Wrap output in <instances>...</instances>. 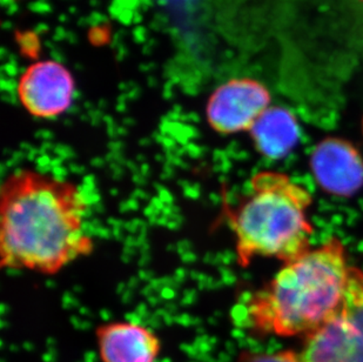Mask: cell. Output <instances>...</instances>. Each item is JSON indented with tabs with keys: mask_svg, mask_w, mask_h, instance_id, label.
I'll list each match as a JSON object with an SVG mask.
<instances>
[{
	"mask_svg": "<svg viewBox=\"0 0 363 362\" xmlns=\"http://www.w3.org/2000/svg\"><path fill=\"white\" fill-rule=\"evenodd\" d=\"M89 206L82 188L33 168L7 175L0 188V265L55 275L91 256Z\"/></svg>",
	"mask_w": 363,
	"mask_h": 362,
	"instance_id": "obj_1",
	"label": "cell"
},
{
	"mask_svg": "<svg viewBox=\"0 0 363 362\" xmlns=\"http://www.w3.org/2000/svg\"><path fill=\"white\" fill-rule=\"evenodd\" d=\"M352 266L346 247L333 236L284 263L243 305L246 326L261 335L308 336L342 306Z\"/></svg>",
	"mask_w": 363,
	"mask_h": 362,
	"instance_id": "obj_2",
	"label": "cell"
},
{
	"mask_svg": "<svg viewBox=\"0 0 363 362\" xmlns=\"http://www.w3.org/2000/svg\"><path fill=\"white\" fill-rule=\"evenodd\" d=\"M312 205L308 190L284 172L255 173L246 194L227 207L238 263L245 268L257 258L286 263L312 250Z\"/></svg>",
	"mask_w": 363,
	"mask_h": 362,
	"instance_id": "obj_3",
	"label": "cell"
},
{
	"mask_svg": "<svg viewBox=\"0 0 363 362\" xmlns=\"http://www.w3.org/2000/svg\"><path fill=\"white\" fill-rule=\"evenodd\" d=\"M301 362H363V270L352 266L339 312L306 336Z\"/></svg>",
	"mask_w": 363,
	"mask_h": 362,
	"instance_id": "obj_4",
	"label": "cell"
},
{
	"mask_svg": "<svg viewBox=\"0 0 363 362\" xmlns=\"http://www.w3.org/2000/svg\"><path fill=\"white\" fill-rule=\"evenodd\" d=\"M272 96L257 79L232 78L218 86L206 104V121L220 136L250 132L272 106Z\"/></svg>",
	"mask_w": 363,
	"mask_h": 362,
	"instance_id": "obj_5",
	"label": "cell"
},
{
	"mask_svg": "<svg viewBox=\"0 0 363 362\" xmlns=\"http://www.w3.org/2000/svg\"><path fill=\"white\" fill-rule=\"evenodd\" d=\"M18 100L35 119H57L72 107L76 79L67 66L53 59L33 62L19 75Z\"/></svg>",
	"mask_w": 363,
	"mask_h": 362,
	"instance_id": "obj_6",
	"label": "cell"
},
{
	"mask_svg": "<svg viewBox=\"0 0 363 362\" xmlns=\"http://www.w3.org/2000/svg\"><path fill=\"white\" fill-rule=\"evenodd\" d=\"M309 168L316 185L327 194L350 198L362 190V154L343 138L320 141L313 150Z\"/></svg>",
	"mask_w": 363,
	"mask_h": 362,
	"instance_id": "obj_7",
	"label": "cell"
},
{
	"mask_svg": "<svg viewBox=\"0 0 363 362\" xmlns=\"http://www.w3.org/2000/svg\"><path fill=\"white\" fill-rule=\"evenodd\" d=\"M100 362H157L162 342L147 326L135 322H110L96 328Z\"/></svg>",
	"mask_w": 363,
	"mask_h": 362,
	"instance_id": "obj_8",
	"label": "cell"
},
{
	"mask_svg": "<svg viewBox=\"0 0 363 362\" xmlns=\"http://www.w3.org/2000/svg\"><path fill=\"white\" fill-rule=\"evenodd\" d=\"M257 153L272 160L284 159L298 146L301 131L291 109L271 106L248 132Z\"/></svg>",
	"mask_w": 363,
	"mask_h": 362,
	"instance_id": "obj_9",
	"label": "cell"
},
{
	"mask_svg": "<svg viewBox=\"0 0 363 362\" xmlns=\"http://www.w3.org/2000/svg\"><path fill=\"white\" fill-rule=\"evenodd\" d=\"M238 362H301L300 354L294 351L275 353L242 352Z\"/></svg>",
	"mask_w": 363,
	"mask_h": 362,
	"instance_id": "obj_10",
	"label": "cell"
},
{
	"mask_svg": "<svg viewBox=\"0 0 363 362\" xmlns=\"http://www.w3.org/2000/svg\"><path fill=\"white\" fill-rule=\"evenodd\" d=\"M9 1H12V3H16V1H23V0H9Z\"/></svg>",
	"mask_w": 363,
	"mask_h": 362,
	"instance_id": "obj_11",
	"label": "cell"
},
{
	"mask_svg": "<svg viewBox=\"0 0 363 362\" xmlns=\"http://www.w3.org/2000/svg\"><path fill=\"white\" fill-rule=\"evenodd\" d=\"M361 1H363V0H361Z\"/></svg>",
	"mask_w": 363,
	"mask_h": 362,
	"instance_id": "obj_12",
	"label": "cell"
}]
</instances>
